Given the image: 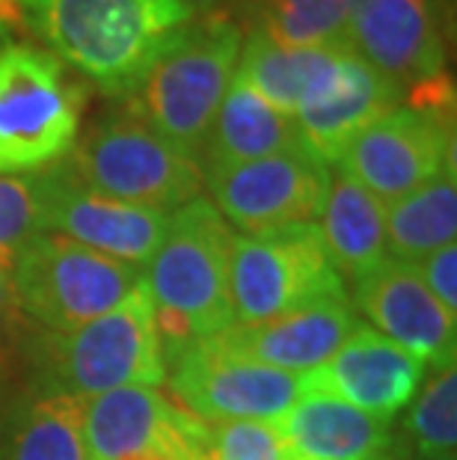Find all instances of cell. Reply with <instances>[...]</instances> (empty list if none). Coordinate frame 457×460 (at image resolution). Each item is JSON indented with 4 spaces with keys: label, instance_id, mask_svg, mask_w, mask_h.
Listing matches in <instances>:
<instances>
[{
    "label": "cell",
    "instance_id": "obj_1",
    "mask_svg": "<svg viewBox=\"0 0 457 460\" xmlns=\"http://www.w3.org/2000/svg\"><path fill=\"white\" fill-rule=\"evenodd\" d=\"M24 31L110 99H128L197 13L181 0H22Z\"/></svg>",
    "mask_w": 457,
    "mask_h": 460
},
{
    "label": "cell",
    "instance_id": "obj_2",
    "mask_svg": "<svg viewBox=\"0 0 457 460\" xmlns=\"http://www.w3.org/2000/svg\"><path fill=\"white\" fill-rule=\"evenodd\" d=\"M232 238L235 232L206 197L170 214V229L143 277L154 303L163 366L235 324L229 297Z\"/></svg>",
    "mask_w": 457,
    "mask_h": 460
},
{
    "label": "cell",
    "instance_id": "obj_3",
    "mask_svg": "<svg viewBox=\"0 0 457 460\" xmlns=\"http://www.w3.org/2000/svg\"><path fill=\"white\" fill-rule=\"evenodd\" d=\"M241 45L244 31L232 15H197L122 99L125 107L199 161L214 113L235 77Z\"/></svg>",
    "mask_w": 457,
    "mask_h": 460
},
{
    "label": "cell",
    "instance_id": "obj_4",
    "mask_svg": "<svg viewBox=\"0 0 457 460\" xmlns=\"http://www.w3.org/2000/svg\"><path fill=\"white\" fill-rule=\"evenodd\" d=\"M90 84L33 42L0 45V175L66 161L81 137Z\"/></svg>",
    "mask_w": 457,
    "mask_h": 460
},
{
    "label": "cell",
    "instance_id": "obj_5",
    "mask_svg": "<svg viewBox=\"0 0 457 460\" xmlns=\"http://www.w3.org/2000/svg\"><path fill=\"white\" fill-rule=\"evenodd\" d=\"M63 166L86 190L167 214L202 197L206 188L202 164L125 104L77 137Z\"/></svg>",
    "mask_w": 457,
    "mask_h": 460
},
{
    "label": "cell",
    "instance_id": "obj_6",
    "mask_svg": "<svg viewBox=\"0 0 457 460\" xmlns=\"http://www.w3.org/2000/svg\"><path fill=\"white\" fill-rule=\"evenodd\" d=\"M39 366L45 371V393L75 398H92L122 386H161L167 366L145 279L116 309L42 339Z\"/></svg>",
    "mask_w": 457,
    "mask_h": 460
},
{
    "label": "cell",
    "instance_id": "obj_7",
    "mask_svg": "<svg viewBox=\"0 0 457 460\" xmlns=\"http://www.w3.org/2000/svg\"><path fill=\"white\" fill-rule=\"evenodd\" d=\"M9 277L24 318L69 332L119 306L143 282V270L42 232L13 256Z\"/></svg>",
    "mask_w": 457,
    "mask_h": 460
},
{
    "label": "cell",
    "instance_id": "obj_8",
    "mask_svg": "<svg viewBox=\"0 0 457 460\" xmlns=\"http://www.w3.org/2000/svg\"><path fill=\"white\" fill-rule=\"evenodd\" d=\"M229 297L235 324H261L306 303L347 297L315 223L235 234L229 256Z\"/></svg>",
    "mask_w": 457,
    "mask_h": 460
},
{
    "label": "cell",
    "instance_id": "obj_9",
    "mask_svg": "<svg viewBox=\"0 0 457 460\" xmlns=\"http://www.w3.org/2000/svg\"><path fill=\"white\" fill-rule=\"evenodd\" d=\"M172 398L202 422H270L277 425L303 395L300 375L229 357L197 341L167 362Z\"/></svg>",
    "mask_w": 457,
    "mask_h": 460
},
{
    "label": "cell",
    "instance_id": "obj_10",
    "mask_svg": "<svg viewBox=\"0 0 457 460\" xmlns=\"http://www.w3.org/2000/svg\"><path fill=\"white\" fill-rule=\"evenodd\" d=\"M330 166L306 146L206 175L211 205L241 234L315 223L324 205Z\"/></svg>",
    "mask_w": 457,
    "mask_h": 460
},
{
    "label": "cell",
    "instance_id": "obj_11",
    "mask_svg": "<svg viewBox=\"0 0 457 460\" xmlns=\"http://www.w3.org/2000/svg\"><path fill=\"white\" fill-rule=\"evenodd\" d=\"M338 164L377 199L392 205L445 170H454L452 119L401 104L356 134Z\"/></svg>",
    "mask_w": 457,
    "mask_h": 460
},
{
    "label": "cell",
    "instance_id": "obj_12",
    "mask_svg": "<svg viewBox=\"0 0 457 460\" xmlns=\"http://www.w3.org/2000/svg\"><path fill=\"white\" fill-rule=\"evenodd\" d=\"M347 42L401 93L445 72L443 0H347Z\"/></svg>",
    "mask_w": 457,
    "mask_h": 460
},
{
    "label": "cell",
    "instance_id": "obj_13",
    "mask_svg": "<svg viewBox=\"0 0 457 460\" xmlns=\"http://www.w3.org/2000/svg\"><path fill=\"white\" fill-rule=\"evenodd\" d=\"M427 366L372 327H354L345 345L324 366L300 375L303 393L338 398L392 422L419 395Z\"/></svg>",
    "mask_w": 457,
    "mask_h": 460
},
{
    "label": "cell",
    "instance_id": "obj_14",
    "mask_svg": "<svg viewBox=\"0 0 457 460\" xmlns=\"http://www.w3.org/2000/svg\"><path fill=\"white\" fill-rule=\"evenodd\" d=\"M354 312L368 318L372 330L381 336L419 357L425 366H454L457 318L434 300L416 264L386 259L363 279H356Z\"/></svg>",
    "mask_w": 457,
    "mask_h": 460
},
{
    "label": "cell",
    "instance_id": "obj_15",
    "mask_svg": "<svg viewBox=\"0 0 457 460\" xmlns=\"http://www.w3.org/2000/svg\"><path fill=\"white\" fill-rule=\"evenodd\" d=\"M354 327L351 297H324L261 324H232L206 341L220 354L252 359L288 375H309L345 345Z\"/></svg>",
    "mask_w": 457,
    "mask_h": 460
},
{
    "label": "cell",
    "instance_id": "obj_16",
    "mask_svg": "<svg viewBox=\"0 0 457 460\" xmlns=\"http://www.w3.org/2000/svg\"><path fill=\"white\" fill-rule=\"evenodd\" d=\"M57 170L60 179L48 205V232L143 270L170 229V214L86 190L66 172L63 161Z\"/></svg>",
    "mask_w": 457,
    "mask_h": 460
},
{
    "label": "cell",
    "instance_id": "obj_17",
    "mask_svg": "<svg viewBox=\"0 0 457 460\" xmlns=\"http://www.w3.org/2000/svg\"><path fill=\"white\" fill-rule=\"evenodd\" d=\"M401 99L404 93L389 77L351 51L338 68L333 86L294 116L300 143L321 164L333 166L342 161L356 134H363L383 113L401 107Z\"/></svg>",
    "mask_w": 457,
    "mask_h": 460
},
{
    "label": "cell",
    "instance_id": "obj_18",
    "mask_svg": "<svg viewBox=\"0 0 457 460\" xmlns=\"http://www.w3.org/2000/svg\"><path fill=\"white\" fill-rule=\"evenodd\" d=\"M277 430L297 460H389L395 448L392 422L318 393L300 395Z\"/></svg>",
    "mask_w": 457,
    "mask_h": 460
},
{
    "label": "cell",
    "instance_id": "obj_19",
    "mask_svg": "<svg viewBox=\"0 0 457 460\" xmlns=\"http://www.w3.org/2000/svg\"><path fill=\"white\" fill-rule=\"evenodd\" d=\"M351 45L288 48L250 27L241 45L235 75L277 111L297 116L333 86Z\"/></svg>",
    "mask_w": 457,
    "mask_h": 460
},
{
    "label": "cell",
    "instance_id": "obj_20",
    "mask_svg": "<svg viewBox=\"0 0 457 460\" xmlns=\"http://www.w3.org/2000/svg\"><path fill=\"white\" fill-rule=\"evenodd\" d=\"M321 238L342 282H356L372 273L386 256V202L365 190L342 164L330 166Z\"/></svg>",
    "mask_w": 457,
    "mask_h": 460
},
{
    "label": "cell",
    "instance_id": "obj_21",
    "mask_svg": "<svg viewBox=\"0 0 457 460\" xmlns=\"http://www.w3.org/2000/svg\"><path fill=\"white\" fill-rule=\"evenodd\" d=\"M294 146H303L294 116L277 111L235 75L214 113L206 146L199 152V164L202 172L211 175L294 149Z\"/></svg>",
    "mask_w": 457,
    "mask_h": 460
},
{
    "label": "cell",
    "instance_id": "obj_22",
    "mask_svg": "<svg viewBox=\"0 0 457 460\" xmlns=\"http://www.w3.org/2000/svg\"><path fill=\"white\" fill-rule=\"evenodd\" d=\"M81 398L36 393L0 428V460H86Z\"/></svg>",
    "mask_w": 457,
    "mask_h": 460
},
{
    "label": "cell",
    "instance_id": "obj_23",
    "mask_svg": "<svg viewBox=\"0 0 457 460\" xmlns=\"http://www.w3.org/2000/svg\"><path fill=\"white\" fill-rule=\"evenodd\" d=\"M457 234V181L445 170L425 188L386 205V256L419 264Z\"/></svg>",
    "mask_w": 457,
    "mask_h": 460
},
{
    "label": "cell",
    "instance_id": "obj_24",
    "mask_svg": "<svg viewBox=\"0 0 457 460\" xmlns=\"http://www.w3.org/2000/svg\"><path fill=\"white\" fill-rule=\"evenodd\" d=\"M244 13L256 31L288 48L347 42V0H250Z\"/></svg>",
    "mask_w": 457,
    "mask_h": 460
},
{
    "label": "cell",
    "instance_id": "obj_25",
    "mask_svg": "<svg viewBox=\"0 0 457 460\" xmlns=\"http://www.w3.org/2000/svg\"><path fill=\"white\" fill-rule=\"evenodd\" d=\"M407 460H457V368H436L404 422Z\"/></svg>",
    "mask_w": 457,
    "mask_h": 460
},
{
    "label": "cell",
    "instance_id": "obj_26",
    "mask_svg": "<svg viewBox=\"0 0 457 460\" xmlns=\"http://www.w3.org/2000/svg\"><path fill=\"white\" fill-rule=\"evenodd\" d=\"M57 179V166L33 175H0V259L13 261L27 241L48 232V205Z\"/></svg>",
    "mask_w": 457,
    "mask_h": 460
},
{
    "label": "cell",
    "instance_id": "obj_27",
    "mask_svg": "<svg viewBox=\"0 0 457 460\" xmlns=\"http://www.w3.org/2000/svg\"><path fill=\"white\" fill-rule=\"evenodd\" d=\"M214 460H286V446L270 422H217Z\"/></svg>",
    "mask_w": 457,
    "mask_h": 460
},
{
    "label": "cell",
    "instance_id": "obj_28",
    "mask_svg": "<svg viewBox=\"0 0 457 460\" xmlns=\"http://www.w3.org/2000/svg\"><path fill=\"white\" fill-rule=\"evenodd\" d=\"M416 268H422V279L427 291L434 295V300L449 312L452 318H457V247L445 243L436 252H431L427 259H422Z\"/></svg>",
    "mask_w": 457,
    "mask_h": 460
},
{
    "label": "cell",
    "instance_id": "obj_29",
    "mask_svg": "<svg viewBox=\"0 0 457 460\" xmlns=\"http://www.w3.org/2000/svg\"><path fill=\"white\" fill-rule=\"evenodd\" d=\"M13 261L0 259V362L15 350V341L22 339V309H18L13 277H9Z\"/></svg>",
    "mask_w": 457,
    "mask_h": 460
},
{
    "label": "cell",
    "instance_id": "obj_30",
    "mask_svg": "<svg viewBox=\"0 0 457 460\" xmlns=\"http://www.w3.org/2000/svg\"><path fill=\"white\" fill-rule=\"evenodd\" d=\"M181 4H188L197 15H232V9L244 13L250 0H181Z\"/></svg>",
    "mask_w": 457,
    "mask_h": 460
},
{
    "label": "cell",
    "instance_id": "obj_31",
    "mask_svg": "<svg viewBox=\"0 0 457 460\" xmlns=\"http://www.w3.org/2000/svg\"><path fill=\"white\" fill-rule=\"evenodd\" d=\"M18 27H24L22 0H0V39H6Z\"/></svg>",
    "mask_w": 457,
    "mask_h": 460
},
{
    "label": "cell",
    "instance_id": "obj_32",
    "mask_svg": "<svg viewBox=\"0 0 457 460\" xmlns=\"http://www.w3.org/2000/svg\"><path fill=\"white\" fill-rule=\"evenodd\" d=\"M128 460H167V457H161V455H137V457H128Z\"/></svg>",
    "mask_w": 457,
    "mask_h": 460
},
{
    "label": "cell",
    "instance_id": "obj_33",
    "mask_svg": "<svg viewBox=\"0 0 457 460\" xmlns=\"http://www.w3.org/2000/svg\"><path fill=\"white\" fill-rule=\"evenodd\" d=\"M286 460H297V457H286Z\"/></svg>",
    "mask_w": 457,
    "mask_h": 460
},
{
    "label": "cell",
    "instance_id": "obj_34",
    "mask_svg": "<svg viewBox=\"0 0 457 460\" xmlns=\"http://www.w3.org/2000/svg\"><path fill=\"white\" fill-rule=\"evenodd\" d=\"M0 45H4V39H0Z\"/></svg>",
    "mask_w": 457,
    "mask_h": 460
}]
</instances>
